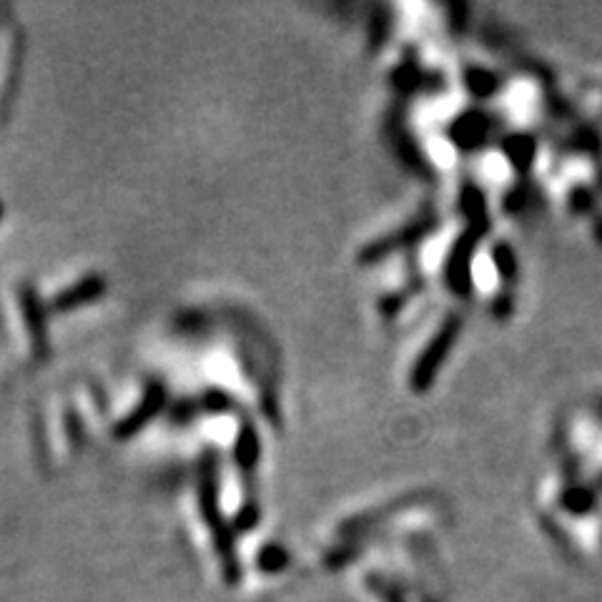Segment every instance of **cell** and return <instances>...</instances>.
<instances>
[{"label":"cell","instance_id":"6da1fadb","mask_svg":"<svg viewBox=\"0 0 602 602\" xmlns=\"http://www.w3.org/2000/svg\"><path fill=\"white\" fill-rule=\"evenodd\" d=\"M103 289H106V284H103V279H98V276L83 279V281H78L76 286H71V289L63 291V294H58L56 307L63 309V312H68V309H76V307H81V304L93 301L96 296H101Z\"/></svg>","mask_w":602,"mask_h":602},{"label":"cell","instance_id":"277c9868","mask_svg":"<svg viewBox=\"0 0 602 602\" xmlns=\"http://www.w3.org/2000/svg\"><path fill=\"white\" fill-rule=\"evenodd\" d=\"M28 307V319H31V332L36 339V347H46V327H43V312L41 307H36V299L26 301Z\"/></svg>","mask_w":602,"mask_h":602},{"label":"cell","instance_id":"5b68a950","mask_svg":"<svg viewBox=\"0 0 602 602\" xmlns=\"http://www.w3.org/2000/svg\"><path fill=\"white\" fill-rule=\"evenodd\" d=\"M0 211H3V209H0Z\"/></svg>","mask_w":602,"mask_h":602},{"label":"cell","instance_id":"3957f363","mask_svg":"<svg viewBox=\"0 0 602 602\" xmlns=\"http://www.w3.org/2000/svg\"><path fill=\"white\" fill-rule=\"evenodd\" d=\"M259 457V442H256V434L251 427H244V432L239 434V444H236V460L239 465L251 467Z\"/></svg>","mask_w":602,"mask_h":602},{"label":"cell","instance_id":"7a4b0ae2","mask_svg":"<svg viewBox=\"0 0 602 602\" xmlns=\"http://www.w3.org/2000/svg\"><path fill=\"white\" fill-rule=\"evenodd\" d=\"M159 402H164V392H156V389H151V392H148V397L143 399V407H138L136 412H133L131 417L123 422V427H118V434H133V432H136V429L143 424V419H146L148 414L156 412Z\"/></svg>","mask_w":602,"mask_h":602}]
</instances>
